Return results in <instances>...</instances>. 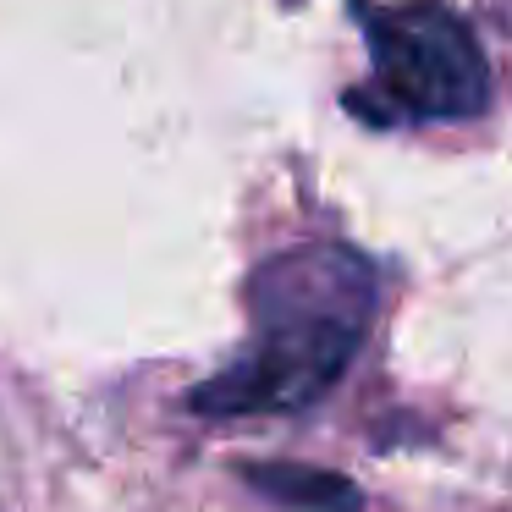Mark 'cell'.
Instances as JSON below:
<instances>
[{
  "label": "cell",
  "instance_id": "6da1fadb",
  "mask_svg": "<svg viewBox=\"0 0 512 512\" xmlns=\"http://www.w3.org/2000/svg\"><path fill=\"white\" fill-rule=\"evenodd\" d=\"M380 281L358 248L298 243L254 270L248 281V347L188 391L204 419L303 413L347 375L369 336Z\"/></svg>",
  "mask_w": 512,
  "mask_h": 512
},
{
  "label": "cell",
  "instance_id": "3957f363",
  "mask_svg": "<svg viewBox=\"0 0 512 512\" xmlns=\"http://www.w3.org/2000/svg\"><path fill=\"white\" fill-rule=\"evenodd\" d=\"M243 479L259 490L265 501L292 512H364L353 479L331 474V468H303V463H248Z\"/></svg>",
  "mask_w": 512,
  "mask_h": 512
},
{
  "label": "cell",
  "instance_id": "7a4b0ae2",
  "mask_svg": "<svg viewBox=\"0 0 512 512\" xmlns=\"http://www.w3.org/2000/svg\"><path fill=\"white\" fill-rule=\"evenodd\" d=\"M369 45V83L347 89V111L375 127L474 122L490 105V61L446 0H347Z\"/></svg>",
  "mask_w": 512,
  "mask_h": 512
}]
</instances>
